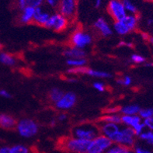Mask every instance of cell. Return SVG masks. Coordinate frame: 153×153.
I'll use <instances>...</instances> for the list:
<instances>
[{"label": "cell", "instance_id": "cell-44", "mask_svg": "<svg viewBox=\"0 0 153 153\" xmlns=\"http://www.w3.org/2000/svg\"><path fill=\"white\" fill-rule=\"evenodd\" d=\"M66 81L71 82V83H76V82H78V79L76 77H73V76H70V77H68L66 79Z\"/></svg>", "mask_w": 153, "mask_h": 153}, {"label": "cell", "instance_id": "cell-6", "mask_svg": "<svg viewBox=\"0 0 153 153\" xmlns=\"http://www.w3.org/2000/svg\"><path fill=\"white\" fill-rule=\"evenodd\" d=\"M56 10L72 23L77 17L78 0H59Z\"/></svg>", "mask_w": 153, "mask_h": 153}, {"label": "cell", "instance_id": "cell-10", "mask_svg": "<svg viewBox=\"0 0 153 153\" xmlns=\"http://www.w3.org/2000/svg\"><path fill=\"white\" fill-rule=\"evenodd\" d=\"M121 124L123 126L131 128L138 136L146 130L142 120L138 114L137 115H121Z\"/></svg>", "mask_w": 153, "mask_h": 153}, {"label": "cell", "instance_id": "cell-1", "mask_svg": "<svg viewBox=\"0 0 153 153\" xmlns=\"http://www.w3.org/2000/svg\"><path fill=\"white\" fill-rule=\"evenodd\" d=\"M100 134L97 122H83L78 124L71 130V136L80 139L91 141Z\"/></svg>", "mask_w": 153, "mask_h": 153}, {"label": "cell", "instance_id": "cell-8", "mask_svg": "<svg viewBox=\"0 0 153 153\" xmlns=\"http://www.w3.org/2000/svg\"><path fill=\"white\" fill-rule=\"evenodd\" d=\"M107 10L114 22L121 20L128 15L122 0H110L107 4Z\"/></svg>", "mask_w": 153, "mask_h": 153}, {"label": "cell", "instance_id": "cell-46", "mask_svg": "<svg viewBox=\"0 0 153 153\" xmlns=\"http://www.w3.org/2000/svg\"><path fill=\"white\" fill-rule=\"evenodd\" d=\"M102 2H103L102 0H95V2H94V6H95V8L99 9L102 6Z\"/></svg>", "mask_w": 153, "mask_h": 153}, {"label": "cell", "instance_id": "cell-49", "mask_svg": "<svg viewBox=\"0 0 153 153\" xmlns=\"http://www.w3.org/2000/svg\"><path fill=\"white\" fill-rule=\"evenodd\" d=\"M147 24L149 26V27H153V18H151V19H148Z\"/></svg>", "mask_w": 153, "mask_h": 153}, {"label": "cell", "instance_id": "cell-5", "mask_svg": "<svg viewBox=\"0 0 153 153\" xmlns=\"http://www.w3.org/2000/svg\"><path fill=\"white\" fill-rule=\"evenodd\" d=\"M137 138L138 136L131 128L124 126L113 138L112 142L126 148H134L137 143Z\"/></svg>", "mask_w": 153, "mask_h": 153}, {"label": "cell", "instance_id": "cell-12", "mask_svg": "<svg viewBox=\"0 0 153 153\" xmlns=\"http://www.w3.org/2000/svg\"><path fill=\"white\" fill-rule=\"evenodd\" d=\"M100 130V134L106 136L107 138L112 141V139L114 138L116 134L120 130V124H115V123L110 122H97Z\"/></svg>", "mask_w": 153, "mask_h": 153}, {"label": "cell", "instance_id": "cell-53", "mask_svg": "<svg viewBox=\"0 0 153 153\" xmlns=\"http://www.w3.org/2000/svg\"><path fill=\"white\" fill-rule=\"evenodd\" d=\"M85 153H96V152H87Z\"/></svg>", "mask_w": 153, "mask_h": 153}, {"label": "cell", "instance_id": "cell-42", "mask_svg": "<svg viewBox=\"0 0 153 153\" xmlns=\"http://www.w3.org/2000/svg\"><path fill=\"white\" fill-rule=\"evenodd\" d=\"M16 2H17V6L19 10H22V9L27 6L26 0H16Z\"/></svg>", "mask_w": 153, "mask_h": 153}, {"label": "cell", "instance_id": "cell-40", "mask_svg": "<svg viewBox=\"0 0 153 153\" xmlns=\"http://www.w3.org/2000/svg\"><path fill=\"white\" fill-rule=\"evenodd\" d=\"M0 97L5 99H10L12 97V94L9 91L4 89H0Z\"/></svg>", "mask_w": 153, "mask_h": 153}, {"label": "cell", "instance_id": "cell-47", "mask_svg": "<svg viewBox=\"0 0 153 153\" xmlns=\"http://www.w3.org/2000/svg\"><path fill=\"white\" fill-rule=\"evenodd\" d=\"M124 153H135L133 148H125Z\"/></svg>", "mask_w": 153, "mask_h": 153}, {"label": "cell", "instance_id": "cell-16", "mask_svg": "<svg viewBox=\"0 0 153 153\" xmlns=\"http://www.w3.org/2000/svg\"><path fill=\"white\" fill-rule=\"evenodd\" d=\"M17 124V120L15 117L9 114H0V128L3 130H14Z\"/></svg>", "mask_w": 153, "mask_h": 153}, {"label": "cell", "instance_id": "cell-27", "mask_svg": "<svg viewBox=\"0 0 153 153\" xmlns=\"http://www.w3.org/2000/svg\"><path fill=\"white\" fill-rule=\"evenodd\" d=\"M122 1L127 13L132 14V15H138V8L130 0H122Z\"/></svg>", "mask_w": 153, "mask_h": 153}, {"label": "cell", "instance_id": "cell-50", "mask_svg": "<svg viewBox=\"0 0 153 153\" xmlns=\"http://www.w3.org/2000/svg\"><path fill=\"white\" fill-rule=\"evenodd\" d=\"M148 41L153 46V36H151V35H150V37L149 38V40H148Z\"/></svg>", "mask_w": 153, "mask_h": 153}, {"label": "cell", "instance_id": "cell-21", "mask_svg": "<svg viewBox=\"0 0 153 153\" xmlns=\"http://www.w3.org/2000/svg\"><path fill=\"white\" fill-rule=\"evenodd\" d=\"M85 75L90 76V77L97 78V79H111V78H112V75L110 72L89 68L88 67L85 70Z\"/></svg>", "mask_w": 153, "mask_h": 153}, {"label": "cell", "instance_id": "cell-14", "mask_svg": "<svg viewBox=\"0 0 153 153\" xmlns=\"http://www.w3.org/2000/svg\"><path fill=\"white\" fill-rule=\"evenodd\" d=\"M51 14L48 10L43 8V6L35 9V13L33 16V23L38 27H45L47 22L48 21Z\"/></svg>", "mask_w": 153, "mask_h": 153}, {"label": "cell", "instance_id": "cell-26", "mask_svg": "<svg viewBox=\"0 0 153 153\" xmlns=\"http://www.w3.org/2000/svg\"><path fill=\"white\" fill-rule=\"evenodd\" d=\"M138 138L150 147H153V131L146 129L138 136Z\"/></svg>", "mask_w": 153, "mask_h": 153}, {"label": "cell", "instance_id": "cell-25", "mask_svg": "<svg viewBox=\"0 0 153 153\" xmlns=\"http://www.w3.org/2000/svg\"><path fill=\"white\" fill-rule=\"evenodd\" d=\"M86 58H68L66 60V65L70 68H79V67H85L87 65Z\"/></svg>", "mask_w": 153, "mask_h": 153}, {"label": "cell", "instance_id": "cell-31", "mask_svg": "<svg viewBox=\"0 0 153 153\" xmlns=\"http://www.w3.org/2000/svg\"><path fill=\"white\" fill-rule=\"evenodd\" d=\"M117 83L123 86H130L132 84V78L130 76H124L122 78H118L116 79Z\"/></svg>", "mask_w": 153, "mask_h": 153}, {"label": "cell", "instance_id": "cell-2", "mask_svg": "<svg viewBox=\"0 0 153 153\" xmlns=\"http://www.w3.org/2000/svg\"><path fill=\"white\" fill-rule=\"evenodd\" d=\"M89 142L69 136L62 138L58 142V147L68 153H85L88 152Z\"/></svg>", "mask_w": 153, "mask_h": 153}, {"label": "cell", "instance_id": "cell-52", "mask_svg": "<svg viewBox=\"0 0 153 153\" xmlns=\"http://www.w3.org/2000/svg\"><path fill=\"white\" fill-rule=\"evenodd\" d=\"M2 43L0 42V51H2Z\"/></svg>", "mask_w": 153, "mask_h": 153}, {"label": "cell", "instance_id": "cell-51", "mask_svg": "<svg viewBox=\"0 0 153 153\" xmlns=\"http://www.w3.org/2000/svg\"><path fill=\"white\" fill-rule=\"evenodd\" d=\"M144 1H146V2H153V0H144Z\"/></svg>", "mask_w": 153, "mask_h": 153}, {"label": "cell", "instance_id": "cell-48", "mask_svg": "<svg viewBox=\"0 0 153 153\" xmlns=\"http://www.w3.org/2000/svg\"><path fill=\"white\" fill-rule=\"evenodd\" d=\"M57 123H58V121H57V120H56V119H53V120H51V123H50L51 126V127H54V126H56Z\"/></svg>", "mask_w": 153, "mask_h": 153}, {"label": "cell", "instance_id": "cell-18", "mask_svg": "<svg viewBox=\"0 0 153 153\" xmlns=\"http://www.w3.org/2000/svg\"><path fill=\"white\" fill-rule=\"evenodd\" d=\"M0 63L8 67H15L17 64V58L11 53L2 51L0 52Z\"/></svg>", "mask_w": 153, "mask_h": 153}, {"label": "cell", "instance_id": "cell-30", "mask_svg": "<svg viewBox=\"0 0 153 153\" xmlns=\"http://www.w3.org/2000/svg\"><path fill=\"white\" fill-rule=\"evenodd\" d=\"M130 60L133 64L142 65L146 63V58L139 54H133L131 55Z\"/></svg>", "mask_w": 153, "mask_h": 153}, {"label": "cell", "instance_id": "cell-4", "mask_svg": "<svg viewBox=\"0 0 153 153\" xmlns=\"http://www.w3.org/2000/svg\"><path fill=\"white\" fill-rule=\"evenodd\" d=\"M93 35L82 28H76L69 37L70 46L85 49L93 43Z\"/></svg>", "mask_w": 153, "mask_h": 153}, {"label": "cell", "instance_id": "cell-9", "mask_svg": "<svg viewBox=\"0 0 153 153\" xmlns=\"http://www.w3.org/2000/svg\"><path fill=\"white\" fill-rule=\"evenodd\" d=\"M113 145L111 139L103 134H100L94 139L89 142L88 152L96 153H104Z\"/></svg>", "mask_w": 153, "mask_h": 153}, {"label": "cell", "instance_id": "cell-7", "mask_svg": "<svg viewBox=\"0 0 153 153\" xmlns=\"http://www.w3.org/2000/svg\"><path fill=\"white\" fill-rule=\"evenodd\" d=\"M71 22L64 16H62L58 12H55L51 14L48 21L47 22L45 28L52 30L56 33H61L65 30L70 26Z\"/></svg>", "mask_w": 153, "mask_h": 153}, {"label": "cell", "instance_id": "cell-24", "mask_svg": "<svg viewBox=\"0 0 153 153\" xmlns=\"http://www.w3.org/2000/svg\"><path fill=\"white\" fill-rule=\"evenodd\" d=\"M65 92L58 87H53L48 92V99L53 104L56 103L64 95Z\"/></svg>", "mask_w": 153, "mask_h": 153}, {"label": "cell", "instance_id": "cell-13", "mask_svg": "<svg viewBox=\"0 0 153 153\" xmlns=\"http://www.w3.org/2000/svg\"><path fill=\"white\" fill-rule=\"evenodd\" d=\"M93 28L96 30L97 33L100 35L101 37L104 38H108L111 37L114 33L112 27L110 26L108 22L103 17H100L93 23Z\"/></svg>", "mask_w": 153, "mask_h": 153}, {"label": "cell", "instance_id": "cell-23", "mask_svg": "<svg viewBox=\"0 0 153 153\" xmlns=\"http://www.w3.org/2000/svg\"><path fill=\"white\" fill-rule=\"evenodd\" d=\"M97 122H110L121 124V114H120L119 113L110 114H104V115L100 117Z\"/></svg>", "mask_w": 153, "mask_h": 153}, {"label": "cell", "instance_id": "cell-11", "mask_svg": "<svg viewBox=\"0 0 153 153\" xmlns=\"http://www.w3.org/2000/svg\"><path fill=\"white\" fill-rule=\"evenodd\" d=\"M77 100V95L74 92H65L62 98L54 105L55 109L58 111L66 112L72 110L76 106Z\"/></svg>", "mask_w": 153, "mask_h": 153}, {"label": "cell", "instance_id": "cell-15", "mask_svg": "<svg viewBox=\"0 0 153 153\" xmlns=\"http://www.w3.org/2000/svg\"><path fill=\"white\" fill-rule=\"evenodd\" d=\"M35 13V9L30 6H26L20 10L17 21L21 25H28L33 23V16Z\"/></svg>", "mask_w": 153, "mask_h": 153}, {"label": "cell", "instance_id": "cell-37", "mask_svg": "<svg viewBox=\"0 0 153 153\" xmlns=\"http://www.w3.org/2000/svg\"><path fill=\"white\" fill-rule=\"evenodd\" d=\"M68 114H67V113L64 112V111H61L56 117L57 121L60 123L65 122V121L68 120Z\"/></svg>", "mask_w": 153, "mask_h": 153}, {"label": "cell", "instance_id": "cell-35", "mask_svg": "<svg viewBox=\"0 0 153 153\" xmlns=\"http://www.w3.org/2000/svg\"><path fill=\"white\" fill-rule=\"evenodd\" d=\"M27 6H30L34 9L43 6L45 4V0H26Z\"/></svg>", "mask_w": 153, "mask_h": 153}, {"label": "cell", "instance_id": "cell-43", "mask_svg": "<svg viewBox=\"0 0 153 153\" xmlns=\"http://www.w3.org/2000/svg\"><path fill=\"white\" fill-rule=\"evenodd\" d=\"M0 153H11V149L9 146H2L0 148Z\"/></svg>", "mask_w": 153, "mask_h": 153}, {"label": "cell", "instance_id": "cell-36", "mask_svg": "<svg viewBox=\"0 0 153 153\" xmlns=\"http://www.w3.org/2000/svg\"><path fill=\"white\" fill-rule=\"evenodd\" d=\"M93 86L97 91L100 92V93H103L107 90V86L105 83L101 81L94 82L93 83Z\"/></svg>", "mask_w": 153, "mask_h": 153}, {"label": "cell", "instance_id": "cell-41", "mask_svg": "<svg viewBox=\"0 0 153 153\" xmlns=\"http://www.w3.org/2000/svg\"><path fill=\"white\" fill-rule=\"evenodd\" d=\"M119 109L120 107H111V108H107L105 111V114H117L119 113Z\"/></svg>", "mask_w": 153, "mask_h": 153}, {"label": "cell", "instance_id": "cell-38", "mask_svg": "<svg viewBox=\"0 0 153 153\" xmlns=\"http://www.w3.org/2000/svg\"><path fill=\"white\" fill-rule=\"evenodd\" d=\"M143 123L145 127H146V129L153 131V116L150 117V118L144 120Z\"/></svg>", "mask_w": 153, "mask_h": 153}, {"label": "cell", "instance_id": "cell-3", "mask_svg": "<svg viewBox=\"0 0 153 153\" xmlns=\"http://www.w3.org/2000/svg\"><path fill=\"white\" fill-rule=\"evenodd\" d=\"M15 129L22 138H31L38 134L40 126L38 123L33 119L23 117L17 120Z\"/></svg>", "mask_w": 153, "mask_h": 153}, {"label": "cell", "instance_id": "cell-29", "mask_svg": "<svg viewBox=\"0 0 153 153\" xmlns=\"http://www.w3.org/2000/svg\"><path fill=\"white\" fill-rule=\"evenodd\" d=\"M138 115L142 120H146L153 116V108L147 107V108H141Z\"/></svg>", "mask_w": 153, "mask_h": 153}, {"label": "cell", "instance_id": "cell-20", "mask_svg": "<svg viewBox=\"0 0 153 153\" xmlns=\"http://www.w3.org/2000/svg\"><path fill=\"white\" fill-rule=\"evenodd\" d=\"M141 107L138 104H128L120 107L119 114L121 115H137L138 114Z\"/></svg>", "mask_w": 153, "mask_h": 153}, {"label": "cell", "instance_id": "cell-54", "mask_svg": "<svg viewBox=\"0 0 153 153\" xmlns=\"http://www.w3.org/2000/svg\"><path fill=\"white\" fill-rule=\"evenodd\" d=\"M0 141H1V138H0Z\"/></svg>", "mask_w": 153, "mask_h": 153}, {"label": "cell", "instance_id": "cell-22", "mask_svg": "<svg viewBox=\"0 0 153 153\" xmlns=\"http://www.w3.org/2000/svg\"><path fill=\"white\" fill-rule=\"evenodd\" d=\"M113 27H114V30L115 31V33L120 36H126L131 33L128 26L124 23L122 19L119 20V21H115L114 23Z\"/></svg>", "mask_w": 153, "mask_h": 153}, {"label": "cell", "instance_id": "cell-33", "mask_svg": "<svg viewBox=\"0 0 153 153\" xmlns=\"http://www.w3.org/2000/svg\"><path fill=\"white\" fill-rule=\"evenodd\" d=\"M133 149H134L135 153H153V150L151 149L150 148L142 146V145H138L137 143Z\"/></svg>", "mask_w": 153, "mask_h": 153}, {"label": "cell", "instance_id": "cell-17", "mask_svg": "<svg viewBox=\"0 0 153 153\" xmlns=\"http://www.w3.org/2000/svg\"><path fill=\"white\" fill-rule=\"evenodd\" d=\"M62 54L65 58H86L87 53L85 49L78 48L76 47L70 46L64 49L62 51Z\"/></svg>", "mask_w": 153, "mask_h": 153}, {"label": "cell", "instance_id": "cell-19", "mask_svg": "<svg viewBox=\"0 0 153 153\" xmlns=\"http://www.w3.org/2000/svg\"><path fill=\"white\" fill-rule=\"evenodd\" d=\"M122 20L128 26V27L132 33L138 29V23H139V15L128 14Z\"/></svg>", "mask_w": 153, "mask_h": 153}, {"label": "cell", "instance_id": "cell-39", "mask_svg": "<svg viewBox=\"0 0 153 153\" xmlns=\"http://www.w3.org/2000/svg\"><path fill=\"white\" fill-rule=\"evenodd\" d=\"M59 0H45V3H46L49 7L52 9H56L58 6Z\"/></svg>", "mask_w": 153, "mask_h": 153}, {"label": "cell", "instance_id": "cell-45", "mask_svg": "<svg viewBox=\"0 0 153 153\" xmlns=\"http://www.w3.org/2000/svg\"><path fill=\"white\" fill-rule=\"evenodd\" d=\"M141 36H142V37L143 40H145V41H147L150 37V35L148 33H146V32H142V33H141Z\"/></svg>", "mask_w": 153, "mask_h": 153}, {"label": "cell", "instance_id": "cell-34", "mask_svg": "<svg viewBox=\"0 0 153 153\" xmlns=\"http://www.w3.org/2000/svg\"><path fill=\"white\" fill-rule=\"evenodd\" d=\"M87 67H79V68H70L68 70V73L70 75H74V76H77V75H85V70Z\"/></svg>", "mask_w": 153, "mask_h": 153}, {"label": "cell", "instance_id": "cell-28", "mask_svg": "<svg viewBox=\"0 0 153 153\" xmlns=\"http://www.w3.org/2000/svg\"><path fill=\"white\" fill-rule=\"evenodd\" d=\"M11 153H31L30 149L28 146L22 144H17L10 147Z\"/></svg>", "mask_w": 153, "mask_h": 153}, {"label": "cell", "instance_id": "cell-32", "mask_svg": "<svg viewBox=\"0 0 153 153\" xmlns=\"http://www.w3.org/2000/svg\"><path fill=\"white\" fill-rule=\"evenodd\" d=\"M125 148L126 147H124L120 145L113 143L112 146L109 148L104 153H124Z\"/></svg>", "mask_w": 153, "mask_h": 153}]
</instances>
